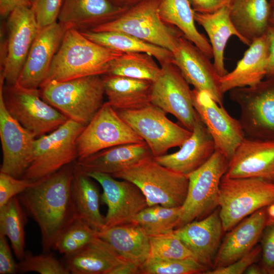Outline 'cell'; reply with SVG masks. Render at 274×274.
Wrapping results in <instances>:
<instances>
[{"instance_id":"1","label":"cell","mask_w":274,"mask_h":274,"mask_svg":"<svg viewBox=\"0 0 274 274\" xmlns=\"http://www.w3.org/2000/svg\"><path fill=\"white\" fill-rule=\"evenodd\" d=\"M73 176L70 164L17 195L40 229L43 253L53 249L57 238L76 219L71 194Z\"/></svg>"},{"instance_id":"2","label":"cell","mask_w":274,"mask_h":274,"mask_svg":"<svg viewBox=\"0 0 274 274\" xmlns=\"http://www.w3.org/2000/svg\"><path fill=\"white\" fill-rule=\"evenodd\" d=\"M122 54L90 41L77 29L68 28L43 85L107 74L111 61Z\"/></svg>"},{"instance_id":"3","label":"cell","mask_w":274,"mask_h":274,"mask_svg":"<svg viewBox=\"0 0 274 274\" xmlns=\"http://www.w3.org/2000/svg\"><path fill=\"white\" fill-rule=\"evenodd\" d=\"M100 76L48 82L40 88L41 97L68 119L86 126L104 104Z\"/></svg>"},{"instance_id":"4","label":"cell","mask_w":274,"mask_h":274,"mask_svg":"<svg viewBox=\"0 0 274 274\" xmlns=\"http://www.w3.org/2000/svg\"><path fill=\"white\" fill-rule=\"evenodd\" d=\"M153 158L142 161L111 176L136 185L145 196L148 207H182L188 192V176L168 169Z\"/></svg>"},{"instance_id":"5","label":"cell","mask_w":274,"mask_h":274,"mask_svg":"<svg viewBox=\"0 0 274 274\" xmlns=\"http://www.w3.org/2000/svg\"><path fill=\"white\" fill-rule=\"evenodd\" d=\"M274 200V183L256 178H229L219 186V216L227 232L242 220Z\"/></svg>"},{"instance_id":"6","label":"cell","mask_w":274,"mask_h":274,"mask_svg":"<svg viewBox=\"0 0 274 274\" xmlns=\"http://www.w3.org/2000/svg\"><path fill=\"white\" fill-rule=\"evenodd\" d=\"M160 2L145 0L129 8L118 18L90 31L125 33L173 53L184 35L177 27L161 20L158 11Z\"/></svg>"},{"instance_id":"7","label":"cell","mask_w":274,"mask_h":274,"mask_svg":"<svg viewBox=\"0 0 274 274\" xmlns=\"http://www.w3.org/2000/svg\"><path fill=\"white\" fill-rule=\"evenodd\" d=\"M86 126L68 119L54 131L36 138L30 163L22 179L37 181L78 158L77 140Z\"/></svg>"},{"instance_id":"8","label":"cell","mask_w":274,"mask_h":274,"mask_svg":"<svg viewBox=\"0 0 274 274\" xmlns=\"http://www.w3.org/2000/svg\"><path fill=\"white\" fill-rule=\"evenodd\" d=\"M228 162L227 157L216 149L204 164L188 175L187 195L176 229L204 218L219 207L220 183Z\"/></svg>"},{"instance_id":"9","label":"cell","mask_w":274,"mask_h":274,"mask_svg":"<svg viewBox=\"0 0 274 274\" xmlns=\"http://www.w3.org/2000/svg\"><path fill=\"white\" fill-rule=\"evenodd\" d=\"M241 110L239 121L246 137L274 140V76L229 91Z\"/></svg>"},{"instance_id":"10","label":"cell","mask_w":274,"mask_h":274,"mask_svg":"<svg viewBox=\"0 0 274 274\" xmlns=\"http://www.w3.org/2000/svg\"><path fill=\"white\" fill-rule=\"evenodd\" d=\"M3 97L10 115L36 138L54 131L68 119L43 100L39 89L4 85Z\"/></svg>"},{"instance_id":"11","label":"cell","mask_w":274,"mask_h":274,"mask_svg":"<svg viewBox=\"0 0 274 274\" xmlns=\"http://www.w3.org/2000/svg\"><path fill=\"white\" fill-rule=\"evenodd\" d=\"M116 110L146 143L154 157L165 154L172 148L180 147L192 133L172 121L164 111L151 103L138 109Z\"/></svg>"},{"instance_id":"12","label":"cell","mask_w":274,"mask_h":274,"mask_svg":"<svg viewBox=\"0 0 274 274\" xmlns=\"http://www.w3.org/2000/svg\"><path fill=\"white\" fill-rule=\"evenodd\" d=\"M144 142L106 102L77 139L78 159L113 146Z\"/></svg>"},{"instance_id":"13","label":"cell","mask_w":274,"mask_h":274,"mask_svg":"<svg viewBox=\"0 0 274 274\" xmlns=\"http://www.w3.org/2000/svg\"><path fill=\"white\" fill-rule=\"evenodd\" d=\"M160 66V74L152 84L151 103L174 115L185 128L192 131L197 113L189 84L172 62Z\"/></svg>"},{"instance_id":"14","label":"cell","mask_w":274,"mask_h":274,"mask_svg":"<svg viewBox=\"0 0 274 274\" xmlns=\"http://www.w3.org/2000/svg\"><path fill=\"white\" fill-rule=\"evenodd\" d=\"M8 41L2 74L6 85L17 83L27 55L40 29L31 7H20L8 16Z\"/></svg>"},{"instance_id":"15","label":"cell","mask_w":274,"mask_h":274,"mask_svg":"<svg viewBox=\"0 0 274 274\" xmlns=\"http://www.w3.org/2000/svg\"><path fill=\"white\" fill-rule=\"evenodd\" d=\"M86 174L102 187L101 200L108 207L105 216V228L130 223L148 207L145 196L133 183L125 180L118 181L105 173Z\"/></svg>"},{"instance_id":"16","label":"cell","mask_w":274,"mask_h":274,"mask_svg":"<svg viewBox=\"0 0 274 274\" xmlns=\"http://www.w3.org/2000/svg\"><path fill=\"white\" fill-rule=\"evenodd\" d=\"M5 79L0 77V139L3 161L0 172L21 178L32 155L36 137L14 119L3 97Z\"/></svg>"},{"instance_id":"17","label":"cell","mask_w":274,"mask_h":274,"mask_svg":"<svg viewBox=\"0 0 274 274\" xmlns=\"http://www.w3.org/2000/svg\"><path fill=\"white\" fill-rule=\"evenodd\" d=\"M194 107L212 136L216 149L229 159L246 137L239 120L231 116L207 91L192 90Z\"/></svg>"},{"instance_id":"18","label":"cell","mask_w":274,"mask_h":274,"mask_svg":"<svg viewBox=\"0 0 274 274\" xmlns=\"http://www.w3.org/2000/svg\"><path fill=\"white\" fill-rule=\"evenodd\" d=\"M66 30L58 21L40 28L16 84L26 88H40Z\"/></svg>"},{"instance_id":"19","label":"cell","mask_w":274,"mask_h":274,"mask_svg":"<svg viewBox=\"0 0 274 274\" xmlns=\"http://www.w3.org/2000/svg\"><path fill=\"white\" fill-rule=\"evenodd\" d=\"M173 54L172 62L187 82L194 89L208 92L219 105L223 106L224 93L221 89L220 77L210 59L184 36L179 39Z\"/></svg>"},{"instance_id":"20","label":"cell","mask_w":274,"mask_h":274,"mask_svg":"<svg viewBox=\"0 0 274 274\" xmlns=\"http://www.w3.org/2000/svg\"><path fill=\"white\" fill-rule=\"evenodd\" d=\"M224 176L256 178L274 183V140L245 137L229 159Z\"/></svg>"},{"instance_id":"21","label":"cell","mask_w":274,"mask_h":274,"mask_svg":"<svg viewBox=\"0 0 274 274\" xmlns=\"http://www.w3.org/2000/svg\"><path fill=\"white\" fill-rule=\"evenodd\" d=\"M223 231L219 211L215 210L203 219L176 229L174 233L192 253L195 259L209 270L213 268Z\"/></svg>"},{"instance_id":"22","label":"cell","mask_w":274,"mask_h":274,"mask_svg":"<svg viewBox=\"0 0 274 274\" xmlns=\"http://www.w3.org/2000/svg\"><path fill=\"white\" fill-rule=\"evenodd\" d=\"M215 150L214 141L197 114L192 133L180 149L153 159L168 169L188 176L204 164Z\"/></svg>"},{"instance_id":"23","label":"cell","mask_w":274,"mask_h":274,"mask_svg":"<svg viewBox=\"0 0 274 274\" xmlns=\"http://www.w3.org/2000/svg\"><path fill=\"white\" fill-rule=\"evenodd\" d=\"M267 221L266 207L263 208L227 231L215 256L213 268L231 264L249 252L260 239Z\"/></svg>"},{"instance_id":"24","label":"cell","mask_w":274,"mask_h":274,"mask_svg":"<svg viewBox=\"0 0 274 274\" xmlns=\"http://www.w3.org/2000/svg\"><path fill=\"white\" fill-rule=\"evenodd\" d=\"M128 9L111 0H63L58 22L67 29L91 30L118 18Z\"/></svg>"},{"instance_id":"25","label":"cell","mask_w":274,"mask_h":274,"mask_svg":"<svg viewBox=\"0 0 274 274\" xmlns=\"http://www.w3.org/2000/svg\"><path fill=\"white\" fill-rule=\"evenodd\" d=\"M270 39L268 31L254 40L234 69L220 77L221 89L224 93L234 88L254 86L266 77Z\"/></svg>"},{"instance_id":"26","label":"cell","mask_w":274,"mask_h":274,"mask_svg":"<svg viewBox=\"0 0 274 274\" xmlns=\"http://www.w3.org/2000/svg\"><path fill=\"white\" fill-rule=\"evenodd\" d=\"M154 158L145 142L119 145L104 149L75 164L86 173L97 172L112 175L144 160Z\"/></svg>"},{"instance_id":"27","label":"cell","mask_w":274,"mask_h":274,"mask_svg":"<svg viewBox=\"0 0 274 274\" xmlns=\"http://www.w3.org/2000/svg\"><path fill=\"white\" fill-rule=\"evenodd\" d=\"M62 262L72 274H111L115 268L129 261L97 236L78 251L64 256Z\"/></svg>"},{"instance_id":"28","label":"cell","mask_w":274,"mask_h":274,"mask_svg":"<svg viewBox=\"0 0 274 274\" xmlns=\"http://www.w3.org/2000/svg\"><path fill=\"white\" fill-rule=\"evenodd\" d=\"M92 179L75 163L73 165L71 194L76 218L99 232L105 228V216L100 211L101 195Z\"/></svg>"},{"instance_id":"29","label":"cell","mask_w":274,"mask_h":274,"mask_svg":"<svg viewBox=\"0 0 274 274\" xmlns=\"http://www.w3.org/2000/svg\"><path fill=\"white\" fill-rule=\"evenodd\" d=\"M271 12L268 0H233L230 18L243 44L249 46L269 31Z\"/></svg>"},{"instance_id":"30","label":"cell","mask_w":274,"mask_h":274,"mask_svg":"<svg viewBox=\"0 0 274 274\" xmlns=\"http://www.w3.org/2000/svg\"><path fill=\"white\" fill-rule=\"evenodd\" d=\"M97 236L127 261L141 266L149 257L150 237L137 224L130 222L105 228L97 232Z\"/></svg>"},{"instance_id":"31","label":"cell","mask_w":274,"mask_h":274,"mask_svg":"<svg viewBox=\"0 0 274 274\" xmlns=\"http://www.w3.org/2000/svg\"><path fill=\"white\" fill-rule=\"evenodd\" d=\"M102 78L107 102L115 109H138L151 103L152 82L110 74Z\"/></svg>"},{"instance_id":"32","label":"cell","mask_w":274,"mask_h":274,"mask_svg":"<svg viewBox=\"0 0 274 274\" xmlns=\"http://www.w3.org/2000/svg\"><path fill=\"white\" fill-rule=\"evenodd\" d=\"M230 6L212 13L194 12L195 22L204 28L209 38L213 53V64L220 77L228 73L224 65V51L228 40L234 36L242 42L230 19Z\"/></svg>"},{"instance_id":"33","label":"cell","mask_w":274,"mask_h":274,"mask_svg":"<svg viewBox=\"0 0 274 274\" xmlns=\"http://www.w3.org/2000/svg\"><path fill=\"white\" fill-rule=\"evenodd\" d=\"M158 11L164 22L177 27L208 58H213L210 43L196 27L194 11L188 0H160Z\"/></svg>"},{"instance_id":"34","label":"cell","mask_w":274,"mask_h":274,"mask_svg":"<svg viewBox=\"0 0 274 274\" xmlns=\"http://www.w3.org/2000/svg\"><path fill=\"white\" fill-rule=\"evenodd\" d=\"M80 32L90 41L112 50L122 53H147L157 59L160 65L173 61V54L169 50L125 33L90 30Z\"/></svg>"},{"instance_id":"35","label":"cell","mask_w":274,"mask_h":274,"mask_svg":"<svg viewBox=\"0 0 274 274\" xmlns=\"http://www.w3.org/2000/svg\"><path fill=\"white\" fill-rule=\"evenodd\" d=\"M27 215L17 195L0 208V235L9 239L15 255L19 260L25 253L24 227Z\"/></svg>"},{"instance_id":"36","label":"cell","mask_w":274,"mask_h":274,"mask_svg":"<svg viewBox=\"0 0 274 274\" xmlns=\"http://www.w3.org/2000/svg\"><path fill=\"white\" fill-rule=\"evenodd\" d=\"M151 55L145 53H125L113 60L107 74L145 80L152 82L161 72Z\"/></svg>"},{"instance_id":"37","label":"cell","mask_w":274,"mask_h":274,"mask_svg":"<svg viewBox=\"0 0 274 274\" xmlns=\"http://www.w3.org/2000/svg\"><path fill=\"white\" fill-rule=\"evenodd\" d=\"M181 208L161 205L147 207L131 222L138 224L149 236L169 234L173 232L178 226Z\"/></svg>"},{"instance_id":"38","label":"cell","mask_w":274,"mask_h":274,"mask_svg":"<svg viewBox=\"0 0 274 274\" xmlns=\"http://www.w3.org/2000/svg\"><path fill=\"white\" fill-rule=\"evenodd\" d=\"M97 236V232L83 220L76 218L61 233L53 247V250L68 255L86 246Z\"/></svg>"},{"instance_id":"39","label":"cell","mask_w":274,"mask_h":274,"mask_svg":"<svg viewBox=\"0 0 274 274\" xmlns=\"http://www.w3.org/2000/svg\"><path fill=\"white\" fill-rule=\"evenodd\" d=\"M208 270L193 258L174 260L148 257L140 266V274H203Z\"/></svg>"},{"instance_id":"40","label":"cell","mask_w":274,"mask_h":274,"mask_svg":"<svg viewBox=\"0 0 274 274\" xmlns=\"http://www.w3.org/2000/svg\"><path fill=\"white\" fill-rule=\"evenodd\" d=\"M149 237L150 258L174 260L195 259L192 253L174 232Z\"/></svg>"},{"instance_id":"41","label":"cell","mask_w":274,"mask_h":274,"mask_svg":"<svg viewBox=\"0 0 274 274\" xmlns=\"http://www.w3.org/2000/svg\"><path fill=\"white\" fill-rule=\"evenodd\" d=\"M36 272L41 274H70L62 261L50 252L34 255L25 251L18 263V272Z\"/></svg>"},{"instance_id":"42","label":"cell","mask_w":274,"mask_h":274,"mask_svg":"<svg viewBox=\"0 0 274 274\" xmlns=\"http://www.w3.org/2000/svg\"><path fill=\"white\" fill-rule=\"evenodd\" d=\"M63 0H34L31 7L37 23L43 28L58 21Z\"/></svg>"},{"instance_id":"43","label":"cell","mask_w":274,"mask_h":274,"mask_svg":"<svg viewBox=\"0 0 274 274\" xmlns=\"http://www.w3.org/2000/svg\"><path fill=\"white\" fill-rule=\"evenodd\" d=\"M38 181H32L16 178L0 172V208L4 206L12 197L36 185Z\"/></svg>"},{"instance_id":"44","label":"cell","mask_w":274,"mask_h":274,"mask_svg":"<svg viewBox=\"0 0 274 274\" xmlns=\"http://www.w3.org/2000/svg\"><path fill=\"white\" fill-rule=\"evenodd\" d=\"M261 255V246L256 245L249 252L231 264L207 270L203 274H242Z\"/></svg>"},{"instance_id":"45","label":"cell","mask_w":274,"mask_h":274,"mask_svg":"<svg viewBox=\"0 0 274 274\" xmlns=\"http://www.w3.org/2000/svg\"><path fill=\"white\" fill-rule=\"evenodd\" d=\"M261 265L267 271L274 269V223L267 224L261 237Z\"/></svg>"},{"instance_id":"46","label":"cell","mask_w":274,"mask_h":274,"mask_svg":"<svg viewBox=\"0 0 274 274\" xmlns=\"http://www.w3.org/2000/svg\"><path fill=\"white\" fill-rule=\"evenodd\" d=\"M18 272V263L14 259L6 237L0 235V273Z\"/></svg>"},{"instance_id":"47","label":"cell","mask_w":274,"mask_h":274,"mask_svg":"<svg viewBox=\"0 0 274 274\" xmlns=\"http://www.w3.org/2000/svg\"><path fill=\"white\" fill-rule=\"evenodd\" d=\"M194 12L212 13L227 6H230L233 0H188Z\"/></svg>"},{"instance_id":"48","label":"cell","mask_w":274,"mask_h":274,"mask_svg":"<svg viewBox=\"0 0 274 274\" xmlns=\"http://www.w3.org/2000/svg\"><path fill=\"white\" fill-rule=\"evenodd\" d=\"M34 0H0V14L3 18L8 17L16 8L31 7Z\"/></svg>"},{"instance_id":"49","label":"cell","mask_w":274,"mask_h":274,"mask_svg":"<svg viewBox=\"0 0 274 274\" xmlns=\"http://www.w3.org/2000/svg\"><path fill=\"white\" fill-rule=\"evenodd\" d=\"M140 268L136 264L126 262L115 268L111 274H140Z\"/></svg>"},{"instance_id":"50","label":"cell","mask_w":274,"mask_h":274,"mask_svg":"<svg viewBox=\"0 0 274 274\" xmlns=\"http://www.w3.org/2000/svg\"><path fill=\"white\" fill-rule=\"evenodd\" d=\"M271 33L266 77L274 76V36Z\"/></svg>"},{"instance_id":"51","label":"cell","mask_w":274,"mask_h":274,"mask_svg":"<svg viewBox=\"0 0 274 274\" xmlns=\"http://www.w3.org/2000/svg\"><path fill=\"white\" fill-rule=\"evenodd\" d=\"M244 273L247 274H266L267 271L266 269L260 264H257L255 263L250 265L244 272Z\"/></svg>"},{"instance_id":"52","label":"cell","mask_w":274,"mask_h":274,"mask_svg":"<svg viewBox=\"0 0 274 274\" xmlns=\"http://www.w3.org/2000/svg\"><path fill=\"white\" fill-rule=\"evenodd\" d=\"M118 6L125 8L131 7L145 0H111Z\"/></svg>"},{"instance_id":"53","label":"cell","mask_w":274,"mask_h":274,"mask_svg":"<svg viewBox=\"0 0 274 274\" xmlns=\"http://www.w3.org/2000/svg\"><path fill=\"white\" fill-rule=\"evenodd\" d=\"M267 224L274 223V200L266 207Z\"/></svg>"},{"instance_id":"54","label":"cell","mask_w":274,"mask_h":274,"mask_svg":"<svg viewBox=\"0 0 274 274\" xmlns=\"http://www.w3.org/2000/svg\"><path fill=\"white\" fill-rule=\"evenodd\" d=\"M268 31L274 36V11L272 10L269 19Z\"/></svg>"},{"instance_id":"55","label":"cell","mask_w":274,"mask_h":274,"mask_svg":"<svg viewBox=\"0 0 274 274\" xmlns=\"http://www.w3.org/2000/svg\"><path fill=\"white\" fill-rule=\"evenodd\" d=\"M271 9L274 11V0H268Z\"/></svg>"},{"instance_id":"56","label":"cell","mask_w":274,"mask_h":274,"mask_svg":"<svg viewBox=\"0 0 274 274\" xmlns=\"http://www.w3.org/2000/svg\"><path fill=\"white\" fill-rule=\"evenodd\" d=\"M268 274H274V269H270L267 271Z\"/></svg>"}]
</instances>
